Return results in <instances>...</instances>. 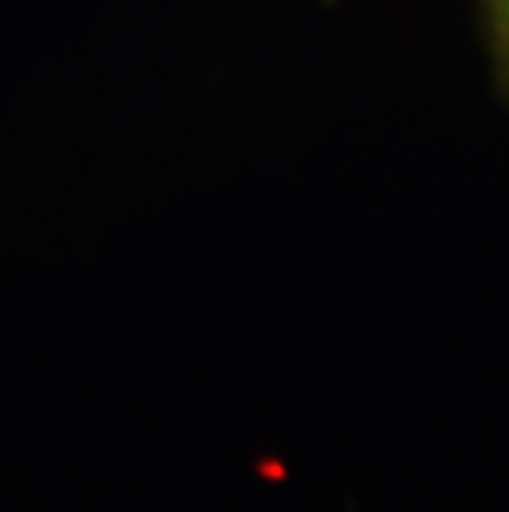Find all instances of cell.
Wrapping results in <instances>:
<instances>
[{
    "label": "cell",
    "instance_id": "cell-1",
    "mask_svg": "<svg viewBox=\"0 0 509 512\" xmlns=\"http://www.w3.org/2000/svg\"><path fill=\"white\" fill-rule=\"evenodd\" d=\"M486 14V37H490L493 67L509 96V0H483Z\"/></svg>",
    "mask_w": 509,
    "mask_h": 512
}]
</instances>
